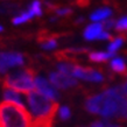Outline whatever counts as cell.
<instances>
[{"instance_id":"d4e9b609","label":"cell","mask_w":127,"mask_h":127,"mask_svg":"<svg viewBox=\"0 0 127 127\" xmlns=\"http://www.w3.org/2000/svg\"><path fill=\"white\" fill-rule=\"evenodd\" d=\"M119 89H120V92L123 93L124 96H125V97L127 98V81L125 82V83H124L123 85H120Z\"/></svg>"},{"instance_id":"cb8c5ba5","label":"cell","mask_w":127,"mask_h":127,"mask_svg":"<svg viewBox=\"0 0 127 127\" xmlns=\"http://www.w3.org/2000/svg\"><path fill=\"white\" fill-rule=\"evenodd\" d=\"M110 39H111V33L104 29V31L99 34V36H98L97 41H107V40H110Z\"/></svg>"},{"instance_id":"6da1fadb","label":"cell","mask_w":127,"mask_h":127,"mask_svg":"<svg viewBox=\"0 0 127 127\" xmlns=\"http://www.w3.org/2000/svg\"><path fill=\"white\" fill-rule=\"evenodd\" d=\"M99 116L105 119L127 120V98L120 92L119 86L106 89L100 93Z\"/></svg>"},{"instance_id":"ffe728a7","label":"cell","mask_w":127,"mask_h":127,"mask_svg":"<svg viewBox=\"0 0 127 127\" xmlns=\"http://www.w3.org/2000/svg\"><path fill=\"white\" fill-rule=\"evenodd\" d=\"M114 29L118 32H126L127 31V15L120 16L118 20H116Z\"/></svg>"},{"instance_id":"8fae6325","label":"cell","mask_w":127,"mask_h":127,"mask_svg":"<svg viewBox=\"0 0 127 127\" xmlns=\"http://www.w3.org/2000/svg\"><path fill=\"white\" fill-rule=\"evenodd\" d=\"M110 68L113 72L119 73V75H127V65L126 62L123 57H119V56H114V57L111 58L110 61Z\"/></svg>"},{"instance_id":"2e32d148","label":"cell","mask_w":127,"mask_h":127,"mask_svg":"<svg viewBox=\"0 0 127 127\" xmlns=\"http://www.w3.org/2000/svg\"><path fill=\"white\" fill-rule=\"evenodd\" d=\"M125 43V40H124L123 36H118V37H114L113 40L110 41L107 46V51L108 53H112V54H117V51L124 46Z\"/></svg>"},{"instance_id":"9c48e42d","label":"cell","mask_w":127,"mask_h":127,"mask_svg":"<svg viewBox=\"0 0 127 127\" xmlns=\"http://www.w3.org/2000/svg\"><path fill=\"white\" fill-rule=\"evenodd\" d=\"M103 31H104V28L100 22H91L84 28L83 37L85 41H97L99 34Z\"/></svg>"},{"instance_id":"603a6c76","label":"cell","mask_w":127,"mask_h":127,"mask_svg":"<svg viewBox=\"0 0 127 127\" xmlns=\"http://www.w3.org/2000/svg\"><path fill=\"white\" fill-rule=\"evenodd\" d=\"M71 12H72V9L69 7H58L55 9V13L57 16H66L71 14Z\"/></svg>"},{"instance_id":"f1b7e54d","label":"cell","mask_w":127,"mask_h":127,"mask_svg":"<svg viewBox=\"0 0 127 127\" xmlns=\"http://www.w3.org/2000/svg\"><path fill=\"white\" fill-rule=\"evenodd\" d=\"M4 31V27H2V26H0V32H2Z\"/></svg>"},{"instance_id":"44dd1931","label":"cell","mask_w":127,"mask_h":127,"mask_svg":"<svg viewBox=\"0 0 127 127\" xmlns=\"http://www.w3.org/2000/svg\"><path fill=\"white\" fill-rule=\"evenodd\" d=\"M58 114H60L61 120L65 121V120L70 119L71 112H70V108L68 107V106H62V107H60V110H58Z\"/></svg>"},{"instance_id":"83f0119b","label":"cell","mask_w":127,"mask_h":127,"mask_svg":"<svg viewBox=\"0 0 127 127\" xmlns=\"http://www.w3.org/2000/svg\"><path fill=\"white\" fill-rule=\"evenodd\" d=\"M83 21H84V18H83V16H79V18H77V20H76L77 23H82Z\"/></svg>"},{"instance_id":"3957f363","label":"cell","mask_w":127,"mask_h":127,"mask_svg":"<svg viewBox=\"0 0 127 127\" xmlns=\"http://www.w3.org/2000/svg\"><path fill=\"white\" fill-rule=\"evenodd\" d=\"M27 103L31 107L33 120H55L56 113L58 112L57 101L33 90L27 93Z\"/></svg>"},{"instance_id":"4316f807","label":"cell","mask_w":127,"mask_h":127,"mask_svg":"<svg viewBox=\"0 0 127 127\" xmlns=\"http://www.w3.org/2000/svg\"><path fill=\"white\" fill-rule=\"evenodd\" d=\"M105 127H121V126L114 125V124H111V123H105Z\"/></svg>"},{"instance_id":"ba28073f","label":"cell","mask_w":127,"mask_h":127,"mask_svg":"<svg viewBox=\"0 0 127 127\" xmlns=\"http://www.w3.org/2000/svg\"><path fill=\"white\" fill-rule=\"evenodd\" d=\"M34 84L36 91H39L40 93H42L43 96L48 97L49 99H53L55 101H57L60 99V93H58L57 89L54 88L50 84V82L42 76H36L34 79Z\"/></svg>"},{"instance_id":"30bf717a","label":"cell","mask_w":127,"mask_h":127,"mask_svg":"<svg viewBox=\"0 0 127 127\" xmlns=\"http://www.w3.org/2000/svg\"><path fill=\"white\" fill-rule=\"evenodd\" d=\"M113 12L110 7H99L90 14V20L91 22H104L105 20L112 18Z\"/></svg>"},{"instance_id":"7a4b0ae2","label":"cell","mask_w":127,"mask_h":127,"mask_svg":"<svg viewBox=\"0 0 127 127\" xmlns=\"http://www.w3.org/2000/svg\"><path fill=\"white\" fill-rule=\"evenodd\" d=\"M0 127H32V116L25 105L6 100L1 101Z\"/></svg>"},{"instance_id":"ac0fdd59","label":"cell","mask_w":127,"mask_h":127,"mask_svg":"<svg viewBox=\"0 0 127 127\" xmlns=\"http://www.w3.org/2000/svg\"><path fill=\"white\" fill-rule=\"evenodd\" d=\"M28 11H31L34 14V16H41L43 14L41 1L40 0H33L28 6Z\"/></svg>"},{"instance_id":"52a82bcc","label":"cell","mask_w":127,"mask_h":127,"mask_svg":"<svg viewBox=\"0 0 127 127\" xmlns=\"http://www.w3.org/2000/svg\"><path fill=\"white\" fill-rule=\"evenodd\" d=\"M49 82L54 88L60 90H68L70 88L77 86L78 82L76 78H73L70 75L61 73L58 71H53L49 73Z\"/></svg>"},{"instance_id":"5b68a950","label":"cell","mask_w":127,"mask_h":127,"mask_svg":"<svg viewBox=\"0 0 127 127\" xmlns=\"http://www.w3.org/2000/svg\"><path fill=\"white\" fill-rule=\"evenodd\" d=\"M25 56L18 51H0V75H6L12 68L22 66Z\"/></svg>"},{"instance_id":"277c9868","label":"cell","mask_w":127,"mask_h":127,"mask_svg":"<svg viewBox=\"0 0 127 127\" xmlns=\"http://www.w3.org/2000/svg\"><path fill=\"white\" fill-rule=\"evenodd\" d=\"M35 71L31 68L16 70L14 72L7 73L2 81V88L11 89L15 92L25 93L33 91L35 88L34 84Z\"/></svg>"},{"instance_id":"5bb4252c","label":"cell","mask_w":127,"mask_h":127,"mask_svg":"<svg viewBox=\"0 0 127 127\" xmlns=\"http://www.w3.org/2000/svg\"><path fill=\"white\" fill-rule=\"evenodd\" d=\"M4 99L6 101H12V103H16V104L23 105L22 98L20 96L19 92H15L11 89H5L4 90Z\"/></svg>"},{"instance_id":"e0dca14e","label":"cell","mask_w":127,"mask_h":127,"mask_svg":"<svg viewBox=\"0 0 127 127\" xmlns=\"http://www.w3.org/2000/svg\"><path fill=\"white\" fill-rule=\"evenodd\" d=\"M73 66H75V64L70 63V62H60V63H57L56 68H57L58 72L65 73V75H70V76H71Z\"/></svg>"},{"instance_id":"f546056e","label":"cell","mask_w":127,"mask_h":127,"mask_svg":"<svg viewBox=\"0 0 127 127\" xmlns=\"http://www.w3.org/2000/svg\"><path fill=\"white\" fill-rule=\"evenodd\" d=\"M79 127H86V126H79Z\"/></svg>"},{"instance_id":"9a60e30c","label":"cell","mask_w":127,"mask_h":127,"mask_svg":"<svg viewBox=\"0 0 127 127\" xmlns=\"http://www.w3.org/2000/svg\"><path fill=\"white\" fill-rule=\"evenodd\" d=\"M33 18H35L34 14L32 13L31 11H23L21 12L19 15L14 16V19H13V25H15V26H18V25H22V23H26L27 21H29V20H32Z\"/></svg>"},{"instance_id":"4fadbf2b","label":"cell","mask_w":127,"mask_h":127,"mask_svg":"<svg viewBox=\"0 0 127 127\" xmlns=\"http://www.w3.org/2000/svg\"><path fill=\"white\" fill-rule=\"evenodd\" d=\"M114 56L116 54H112L108 51H91L89 54V60L93 63H104Z\"/></svg>"},{"instance_id":"484cf974","label":"cell","mask_w":127,"mask_h":127,"mask_svg":"<svg viewBox=\"0 0 127 127\" xmlns=\"http://www.w3.org/2000/svg\"><path fill=\"white\" fill-rule=\"evenodd\" d=\"M90 127H105V123L104 121H100V120H96V121H93Z\"/></svg>"},{"instance_id":"8992f818","label":"cell","mask_w":127,"mask_h":127,"mask_svg":"<svg viewBox=\"0 0 127 127\" xmlns=\"http://www.w3.org/2000/svg\"><path fill=\"white\" fill-rule=\"evenodd\" d=\"M71 76L76 79H82L85 82H91V83H101L104 82V75L92 68H86V66L75 65L72 70Z\"/></svg>"},{"instance_id":"7402d4cb","label":"cell","mask_w":127,"mask_h":127,"mask_svg":"<svg viewBox=\"0 0 127 127\" xmlns=\"http://www.w3.org/2000/svg\"><path fill=\"white\" fill-rule=\"evenodd\" d=\"M101 25H103V28H104L105 31L110 32L111 29H114V26H116V20L112 19V18H110V19L105 20L104 22H101Z\"/></svg>"},{"instance_id":"d6986e66","label":"cell","mask_w":127,"mask_h":127,"mask_svg":"<svg viewBox=\"0 0 127 127\" xmlns=\"http://www.w3.org/2000/svg\"><path fill=\"white\" fill-rule=\"evenodd\" d=\"M58 46L57 40L54 39V37H48L44 41H41V48L43 50H47V51H50V50L56 49Z\"/></svg>"},{"instance_id":"7c38bea8","label":"cell","mask_w":127,"mask_h":127,"mask_svg":"<svg viewBox=\"0 0 127 127\" xmlns=\"http://www.w3.org/2000/svg\"><path fill=\"white\" fill-rule=\"evenodd\" d=\"M100 108V93L93 95L85 100V110L92 114H99Z\"/></svg>"}]
</instances>
